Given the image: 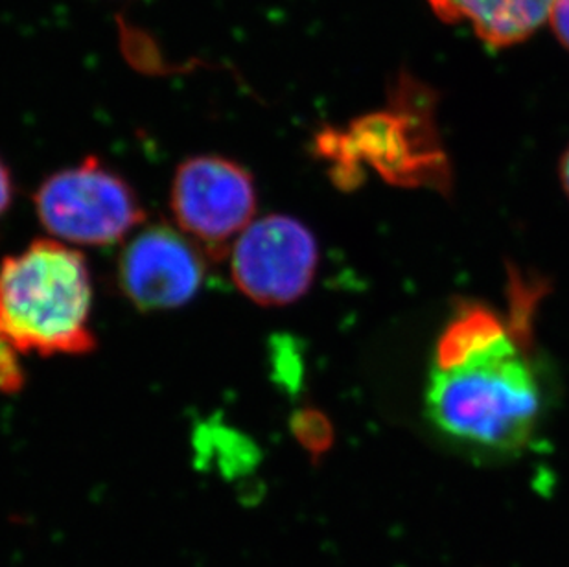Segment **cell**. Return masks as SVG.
Masks as SVG:
<instances>
[{"label": "cell", "instance_id": "1", "mask_svg": "<svg viewBox=\"0 0 569 567\" xmlns=\"http://www.w3.org/2000/svg\"><path fill=\"white\" fill-rule=\"evenodd\" d=\"M91 314V269L69 243L39 238L0 263V339L21 356L94 352Z\"/></svg>", "mask_w": 569, "mask_h": 567}, {"label": "cell", "instance_id": "2", "mask_svg": "<svg viewBox=\"0 0 569 567\" xmlns=\"http://www.w3.org/2000/svg\"><path fill=\"white\" fill-rule=\"evenodd\" d=\"M542 411L537 376L510 339L462 367L433 370L426 391V415L442 435L495 454L526 448Z\"/></svg>", "mask_w": 569, "mask_h": 567}, {"label": "cell", "instance_id": "3", "mask_svg": "<svg viewBox=\"0 0 569 567\" xmlns=\"http://www.w3.org/2000/svg\"><path fill=\"white\" fill-rule=\"evenodd\" d=\"M33 205L44 230L69 246H113L146 218L133 187L94 156L47 177Z\"/></svg>", "mask_w": 569, "mask_h": 567}, {"label": "cell", "instance_id": "4", "mask_svg": "<svg viewBox=\"0 0 569 567\" xmlns=\"http://www.w3.org/2000/svg\"><path fill=\"white\" fill-rule=\"evenodd\" d=\"M178 229L203 249L223 257L257 215V185L248 168L221 156H196L179 165L170 190Z\"/></svg>", "mask_w": 569, "mask_h": 567}, {"label": "cell", "instance_id": "5", "mask_svg": "<svg viewBox=\"0 0 569 567\" xmlns=\"http://www.w3.org/2000/svg\"><path fill=\"white\" fill-rule=\"evenodd\" d=\"M237 288L260 306L302 299L316 279L319 247L305 223L286 215L254 220L231 247Z\"/></svg>", "mask_w": 569, "mask_h": 567}, {"label": "cell", "instance_id": "6", "mask_svg": "<svg viewBox=\"0 0 569 567\" xmlns=\"http://www.w3.org/2000/svg\"><path fill=\"white\" fill-rule=\"evenodd\" d=\"M207 255L189 236L167 226L144 227L129 238L117 262V284L142 314L178 310L199 294Z\"/></svg>", "mask_w": 569, "mask_h": 567}, {"label": "cell", "instance_id": "7", "mask_svg": "<svg viewBox=\"0 0 569 567\" xmlns=\"http://www.w3.org/2000/svg\"><path fill=\"white\" fill-rule=\"evenodd\" d=\"M555 0H428L437 19L467 24L485 44L507 49L531 38Z\"/></svg>", "mask_w": 569, "mask_h": 567}, {"label": "cell", "instance_id": "8", "mask_svg": "<svg viewBox=\"0 0 569 567\" xmlns=\"http://www.w3.org/2000/svg\"><path fill=\"white\" fill-rule=\"evenodd\" d=\"M507 332L500 316L483 305H465L441 332L436 347V370H451L470 364L500 342Z\"/></svg>", "mask_w": 569, "mask_h": 567}, {"label": "cell", "instance_id": "9", "mask_svg": "<svg viewBox=\"0 0 569 567\" xmlns=\"http://www.w3.org/2000/svg\"><path fill=\"white\" fill-rule=\"evenodd\" d=\"M291 429L296 439L312 455H321L332 446L333 428L327 415L307 407L291 418Z\"/></svg>", "mask_w": 569, "mask_h": 567}, {"label": "cell", "instance_id": "10", "mask_svg": "<svg viewBox=\"0 0 569 567\" xmlns=\"http://www.w3.org/2000/svg\"><path fill=\"white\" fill-rule=\"evenodd\" d=\"M27 384L21 365V354L0 339V392L16 395Z\"/></svg>", "mask_w": 569, "mask_h": 567}, {"label": "cell", "instance_id": "11", "mask_svg": "<svg viewBox=\"0 0 569 567\" xmlns=\"http://www.w3.org/2000/svg\"><path fill=\"white\" fill-rule=\"evenodd\" d=\"M549 27L553 30L555 38L569 50V0H555L549 11Z\"/></svg>", "mask_w": 569, "mask_h": 567}, {"label": "cell", "instance_id": "12", "mask_svg": "<svg viewBox=\"0 0 569 567\" xmlns=\"http://www.w3.org/2000/svg\"><path fill=\"white\" fill-rule=\"evenodd\" d=\"M11 201H13V179H11L10 168L0 159V220L10 210Z\"/></svg>", "mask_w": 569, "mask_h": 567}, {"label": "cell", "instance_id": "13", "mask_svg": "<svg viewBox=\"0 0 569 567\" xmlns=\"http://www.w3.org/2000/svg\"><path fill=\"white\" fill-rule=\"evenodd\" d=\"M560 181H562V188L568 193L569 198V146L568 150L565 151V156L560 159Z\"/></svg>", "mask_w": 569, "mask_h": 567}]
</instances>
